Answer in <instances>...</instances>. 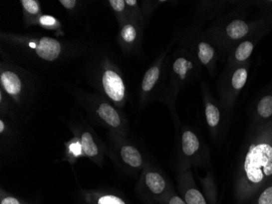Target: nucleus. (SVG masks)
<instances>
[{
	"mask_svg": "<svg viewBox=\"0 0 272 204\" xmlns=\"http://www.w3.org/2000/svg\"><path fill=\"white\" fill-rule=\"evenodd\" d=\"M164 2L166 1H161V0H156V1H142L141 3V11L143 14V20H144L145 25H147V22L149 21L150 18L152 16L154 11L158 8Z\"/></svg>",
	"mask_w": 272,
	"mask_h": 204,
	"instance_id": "24",
	"label": "nucleus"
},
{
	"mask_svg": "<svg viewBox=\"0 0 272 204\" xmlns=\"http://www.w3.org/2000/svg\"><path fill=\"white\" fill-rule=\"evenodd\" d=\"M254 50V45L250 41H244L238 45L234 52V58L237 61H245L250 57Z\"/></svg>",
	"mask_w": 272,
	"mask_h": 204,
	"instance_id": "25",
	"label": "nucleus"
},
{
	"mask_svg": "<svg viewBox=\"0 0 272 204\" xmlns=\"http://www.w3.org/2000/svg\"><path fill=\"white\" fill-rule=\"evenodd\" d=\"M0 43V50L9 57L22 59L32 64H57L87 52V47L82 43L38 34L2 31Z\"/></svg>",
	"mask_w": 272,
	"mask_h": 204,
	"instance_id": "1",
	"label": "nucleus"
},
{
	"mask_svg": "<svg viewBox=\"0 0 272 204\" xmlns=\"http://www.w3.org/2000/svg\"><path fill=\"white\" fill-rule=\"evenodd\" d=\"M0 54V89L13 101L24 119L38 99V78L18 65L2 50Z\"/></svg>",
	"mask_w": 272,
	"mask_h": 204,
	"instance_id": "2",
	"label": "nucleus"
},
{
	"mask_svg": "<svg viewBox=\"0 0 272 204\" xmlns=\"http://www.w3.org/2000/svg\"><path fill=\"white\" fill-rule=\"evenodd\" d=\"M34 26L40 27L42 29L51 30L56 32L57 36H62L64 34L63 31L62 23L56 16L47 14H42L36 20Z\"/></svg>",
	"mask_w": 272,
	"mask_h": 204,
	"instance_id": "19",
	"label": "nucleus"
},
{
	"mask_svg": "<svg viewBox=\"0 0 272 204\" xmlns=\"http://www.w3.org/2000/svg\"><path fill=\"white\" fill-rule=\"evenodd\" d=\"M142 184L154 196H161L167 189V181L158 171L146 167L141 178Z\"/></svg>",
	"mask_w": 272,
	"mask_h": 204,
	"instance_id": "13",
	"label": "nucleus"
},
{
	"mask_svg": "<svg viewBox=\"0 0 272 204\" xmlns=\"http://www.w3.org/2000/svg\"><path fill=\"white\" fill-rule=\"evenodd\" d=\"M258 112L264 118H268L272 115V96L268 95L261 99L258 105Z\"/></svg>",
	"mask_w": 272,
	"mask_h": 204,
	"instance_id": "27",
	"label": "nucleus"
},
{
	"mask_svg": "<svg viewBox=\"0 0 272 204\" xmlns=\"http://www.w3.org/2000/svg\"><path fill=\"white\" fill-rule=\"evenodd\" d=\"M106 154L118 166L132 172L143 169L144 165L142 153L136 146L127 142L125 137L108 132Z\"/></svg>",
	"mask_w": 272,
	"mask_h": 204,
	"instance_id": "7",
	"label": "nucleus"
},
{
	"mask_svg": "<svg viewBox=\"0 0 272 204\" xmlns=\"http://www.w3.org/2000/svg\"><path fill=\"white\" fill-rule=\"evenodd\" d=\"M248 73L246 68H238L235 70L231 77V89L233 91H241L247 81Z\"/></svg>",
	"mask_w": 272,
	"mask_h": 204,
	"instance_id": "22",
	"label": "nucleus"
},
{
	"mask_svg": "<svg viewBox=\"0 0 272 204\" xmlns=\"http://www.w3.org/2000/svg\"><path fill=\"white\" fill-rule=\"evenodd\" d=\"M71 95L83 108L95 124L122 137L128 136V120L120 109L98 92H90L81 88L71 90Z\"/></svg>",
	"mask_w": 272,
	"mask_h": 204,
	"instance_id": "5",
	"label": "nucleus"
},
{
	"mask_svg": "<svg viewBox=\"0 0 272 204\" xmlns=\"http://www.w3.org/2000/svg\"><path fill=\"white\" fill-rule=\"evenodd\" d=\"M176 40L181 45V47L189 51L195 56L201 66H204L210 75L215 74L219 56L214 43L207 35H201L200 32L188 29L178 35Z\"/></svg>",
	"mask_w": 272,
	"mask_h": 204,
	"instance_id": "6",
	"label": "nucleus"
},
{
	"mask_svg": "<svg viewBox=\"0 0 272 204\" xmlns=\"http://www.w3.org/2000/svg\"><path fill=\"white\" fill-rule=\"evenodd\" d=\"M201 147V143L198 137L193 132L186 130L182 133L181 137V151L183 155L187 158L194 156L198 152Z\"/></svg>",
	"mask_w": 272,
	"mask_h": 204,
	"instance_id": "18",
	"label": "nucleus"
},
{
	"mask_svg": "<svg viewBox=\"0 0 272 204\" xmlns=\"http://www.w3.org/2000/svg\"><path fill=\"white\" fill-rule=\"evenodd\" d=\"M60 4L67 11L69 16H76L80 12L83 2L77 0H60Z\"/></svg>",
	"mask_w": 272,
	"mask_h": 204,
	"instance_id": "26",
	"label": "nucleus"
},
{
	"mask_svg": "<svg viewBox=\"0 0 272 204\" xmlns=\"http://www.w3.org/2000/svg\"><path fill=\"white\" fill-rule=\"evenodd\" d=\"M0 116L11 119L12 121L20 122L22 118L13 101L9 98L2 90L0 89Z\"/></svg>",
	"mask_w": 272,
	"mask_h": 204,
	"instance_id": "17",
	"label": "nucleus"
},
{
	"mask_svg": "<svg viewBox=\"0 0 272 204\" xmlns=\"http://www.w3.org/2000/svg\"><path fill=\"white\" fill-rule=\"evenodd\" d=\"M84 156L79 140L74 137L65 144V160L70 164L76 163L78 158Z\"/></svg>",
	"mask_w": 272,
	"mask_h": 204,
	"instance_id": "21",
	"label": "nucleus"
},
{
	"mask_svg": "<svg viewBox=\"0 0 272 204\" xmlns=\"http://www.w3.org/2000/svg\"><path fill=\"white\" fill-rule=\"evenodd\" d=\"M18 123L11 119L0 116V139L1 150L7 151L14 146L18 138Z\"/></svg>",
	"mask_w": 272,
	"mask_h": 204,
	"instance_id": "14",
	"label": "nucleus"
},
{
	"mask_svg": "<svg viewBox=\"0 0 272 204\" xmlns=\"http://www.w3.org/2000/svg\"><path fill=\"white\" fill-rule=\"evenodd\" d=\"M20 204H22V202L20 203Z\"/></svg>",
	"mask_w": 272,
	"mask_h": 204,
	"instance_id": "31",
	"label": "nucleus"
},
{
	"mask_svg": "<svg viewBox=\"0 0 272 204\" xmlns=\"http://www.w3.org/2000/svg\"><path fill=\"white\" fill-rule=\"evenodd\" d=\"M173 43L174 42H171L165 49L156 56L145 72L138 90V101L140 107H143L154 99L158 98L164 79L165 61Z\"/></svg>",
	"mask_w": 272,
	"mask_h": 204,
	"instance_id": "8",
	"label": "nucleus"
},
{
	"mask_svg": "<svg viewBox=\"0 0 272 204\" xmlns=\"http://www.w3.org/2000/svg\"><path fill=\"white\" fill-rule=\"evenodd\" d=\"M201 65L189 51L179 47L165 61V74L157 100L175 111V101L180 90L200 74Z\"/></svg>",
	"mask_w": 272,
	"mask_h": 204,
	"instance_id": "3",
	"label": "nucleus"
},
{
	"mask_svg": "<svg viewBox=\"0 0 272 204\" xmlns=\"http://www.w3.org/2000/svg\"><path fill=\"white\" fill-rule=\"evenodd\" d=\"M259 204H272V187L267 189L259 198Z\"/></svg>",
	"mask_w": 272,
	"mask_h": 204,
	"instance_id": "29",
	"label": "nucleus"
},
{
	"mask_svg": "<svg viewBox=\"0 0 272 204\" xmlns=\"http://www.w3.org/2000/svg\"><path fill=\"white\" fill-rule=\"evenodd\" d=\"M246 177L253 183H259L264 176L272 175V146L259 144L250 147L245 160Z\"/></svg>",
	"mask_w": 272,
	"mask_h": 204,
	"instance_id": "10",
	"label": "nucleus"
},
{
	"mask_svg": "<svg viewBox=\"0 0 272 204\" xmlns=\"http://www.w3.org/2000/svg\"><path fill=\"white\" fill-rule=\"evenodd\" d=\"M20 3L25 29L34 26L36 20L43 14L40 2L38 0H20Z\"/></svg>",
	"mask_w": 272,
	"mask_h": 204,
	"instance_id": "16",
	"label": "nucleus"
},
{
	"mask_svg": "<svg viewBox=\"0 0 272 204\" xmlns=\"http://www.w3.org/2000/svg\"><path fill=\"white\" fill-rule=\"evenodd\" d=\"M68 126L74 133V137L79 140L84 156L94 164L102 166L107 148L93 128L83 120L69 121Z\"/></svg>",
	"mask_w": 272,
	"mask_h": 204,
	"instance_id": "9",
	"label": "nucleus"
},
{
	"mask_svg": "<svg viewBox=\"0 0 272 204\" xmlns=\"http://www.w3.org/2000/svg\"><path fill=\"white\" fill-rule=\"evenodd\" d=\"M250 27L247 23L240 19H235L220 29V33H210L208 38L219 47H225L228 42L240 40L247 35Z\"/></svg>",
	"mask_w": 272,
	"mask_h": 204,
	"instance_id": "12",
	"label": "nucleus"
},
{
	"mask_svg": "<svg viewBox=\"0 0 272 204\" xmlns=\"http://www.w3.org/2000/svg\"><path fill=\"white\" fill-rule=\"evenodd\" d=\"M126 3L128 7L129 11L130 18L134 20L136 22L138 23V25L141 27H143L144 29L145 25L144 20H143V14L141 11L140 5L138 3V1L136 0H126Z\"/></svg>",
	"mask_w": 272,
	"mask_h": 204,
	"instance_id": "23",
	"label": "nucleus"
},
{
	"mask_svg": "<svg viewBox=\"0 0 272 204\" xmlns=\"http://www.w3.org/2000/svg\"><path fill=\"white\" fill-rule=\"evenodd\" d=\"M184 200L187 204H206L202 194L195 188H190L186 191Z\"/></svg>",
	"mask_w": 272,
	"mask_h": 204,
	"instance_id": "28",
	"label": "nucleus"
},
{
	"mask_svg": "<svg viewBox=\"0 0 272 204\" xmlns=\"http://www.w3.org/2000/svg\"><path fill=\"white\" fill-rule=\"evenodd\" d=\"M107 3L114 12L119 26L129 19V11L126 0H110L107 1Z\"/></svg>",
	"mask_w": 272,
	"mask_h": 204,
	"instance_id": "20",
	"label": "nucleus"
},
{
	"mask_svg": "<svg viewBox=\"0 0 272 204\" xmlns=\"http://www.w3.org/2000/svg\"><path fill=\"white\" fill-rule=\"evenodd\" d=\"M202 94L205 103V114L208 125L210 128H216L220 123L221 114L219 106L215 103V99L212 97L205 83L202 84Z\"/></svg>",
	"mask_w": 272,
	"mask_h": 204,
	"instance_id": "15",
	"label": "nucleus"
},
{
	"mask_svg": "<svg viewBox=\"0 0 272 204\" xmlns=\"http://www.w3.org/2000/svg\"><path fill=\"white\" fill-rule=\"evenodd\" d=\"M168 204H187L179 196H174L170 199Z\"/></svg>",
	"mask_w": 272,
	"mask_h": 204,
	"instance_id": "30",
	"label": "nucleus"
},
{
	"mask_svg": "<svg viewBox=\"0 0 272 204\" xmlns=\"http://www.w3.org/2000/svg\"><path fill=\"white\" fill-rule=\"evenodd\" d=\"M143 28L129 18L119 26L117 42L125 55L139 53L143 43Z\"/></svg>",
	"mask_w": 272,
	"mask_h": 204,
	"instance_id": "11",
	"label": "nucleus"
},
{
	"mask_svg": "<svg viewBox=\"0 0 272 204\" xmlns=\"http://www.w3.org/2000/svg\"><path fill=\"white\" fill-rule=\"evenodd\" d=\"M87 80L98 93L109 99L122 110L128 102V92L125 79L119 65L108 55H97L90 61Z\"/></svg>",
	"mask_w": 272,
	"mask_h": 204,
	"instance_id": "4",
	"label": "nucleus"
}]
</instances>
